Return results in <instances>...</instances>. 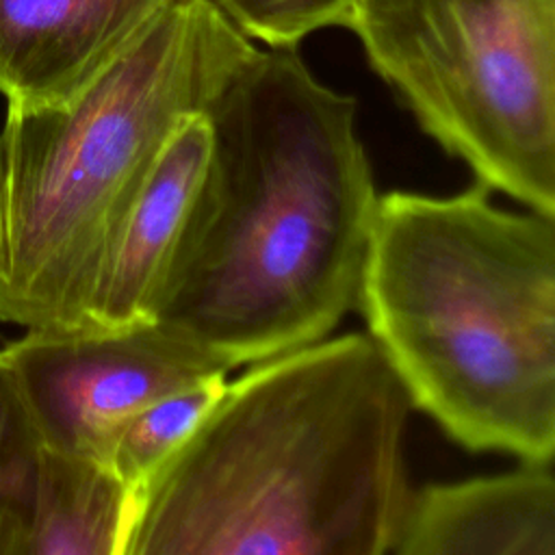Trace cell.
Masks as SVG:
<instances>
[{"instance_id":"6da1fadb","label":"cell","mask_w":555,"mask_h":555,"mask_svg":"<svg viewBox=\"0 0 555 555\" xmlns=\"http://www.w3.org/2000/svg\"><path fill=\"white\" fill-rule=\"evenodd\" d=\"M204 117L208 165L154 323L230 373L358 308L379 195L356 98L293 48L256 50Z\"/></svg>"},{"instance_id":"7a4b0ae2","label":"cell","mask_w":555,"mask_h":555,"mask_svg":"<svg viewBox=\"0 0 555 555\" xmlns=\"http://www.w3.org/2000/svg\"><path fill=\"white\" fill-rule=\"evenodd\" d=\"M410 410L360 332L254 364L137 488L119 555H388Z\"/></svg>"},{"instance_id":"3957f363","label":"cell","mask_w":555,"mask_h":555,"mask_svg":"<svg viewBox=\"0 0 555 555\" xmlns=\"http://www.w3.org/2000/svg\"><path fill=\"white\" fill-rule=\"evenodd\" d=\"M358 310L412 410L453 442L553 466L555 217L475 186L377 197Z\"/></svg>"},{"instance_id":"277c9868","label":"cell","mask_w":555,"mask_h":555,"mask_svg":"<svg viewBox=\"0 0 555 555\" xmlns=\"http://www.w3.org/2000/svg\"><path fill=\"white\" fill-rule=\"evenodd\" d=\"M258 48L210 0H180L61 106L0 128V323L80 330L102 251L171 134Z\"/></svg>"},{"instance_id":"5b68a950","label":"cell","mask_w":555,"mask_h":555,"mask_svg":"<svg viewBox=\"0 0 555 555\" xmlns=\"http://www.w3.org/2000/svg\"><path fill=\"white\" fill-rule=\"evenodd\" d=\"M343 26L481 186L555 217V0H358Z\"/></svg>"},{"instance_id":"8992f818","label":"cell","mask_w":555,"mask_h":555,"mask_svg":"<svg viewBox=\"0 0 555 555\" xmlns=\"http://www.w3.org/2000/svg\"><path fill=\"white\" fill-rule=\"evenodd\" d=\"M43 451L104 466L119 427L145 403L228 375L158 323L24 330L0 349Z\"/></svg>"},{"instance_id":"52a82bcc","label":"cell","mask_w":555,"mask_h":555,"mask_svg":"<svg viewBox=\"0 0 555 555\" xmlns=\"http://www.w3.org/2000/svg\"><path fill=\"white\" fill-rule=\"evenodd\" d=\"M208 154L210 126L199 113L171 134L119 217L93 273L80 330L154 323L202 189Z\"/></svg>"},{"instance_id":"ba28073f","label":"cell","mask_w":555,"mask_h":555,"mask_svg":"<svg viewBox=\"0 0 555 555\" xmlns=\"http://www.w3.org/2000/svg\"><path fill=\"white\" fill-rule=\"evenodd\" d=\"M180 0H0V93L37 111L76 98Z\"/></svg>"},{"instance_id":"9c48e42d","label":"cell","mask_w":555,"mask_h":555,"mask_svg":"<svg viewBox=\"0 0 555 555\" xmlns=\"http://www.w3.org/2000/svg\"><path fill=\"white\" fill-rule=\"evenodd\" d=\"M388 555H555L553 466L414 488Z\"/></svg>"},{"instance_id":"30bf717a","label":"cell","mask_w":555,"mask_h":555,"mask_svg":"<svg viewBox=\"0 0 555 555\" xmlns=\"http://www.w3.org/2000/svg\"><path fill=\"white\" fill-rule=\"evenodd\" d=\"M134 492L98 462L43 451L35 499L0 555H119Z\"/></svg>"},{"instance_id":"8fae6325","label":"cell","mask_w":555,"mask_h":555,"mask_svg":"<svg viewBox=\"0 0 555 555\" xmlns=\"http://www.w3.org/2000/svg\"><path fill=\"white\" fill-rule=\"evenodd\" d=\"M225 386L228 375H217L145 403L115 434L104 466L137 490L215 405Z\"/></svg>"},{"instance_id":"7c38bea8","label":"cell","mask_w":555,"mask_h":555,"mask_svg":"<svg viewBox=\"0 0 555 555\" xmlns=\"http://www.w3.org/2000/svg\"><path fill=\"white\" fill-rule=\"evenodd\" d=\"M43 447L0 353V546L35 499Z\"/></svg>"},{"instance_id":"4fadbf2b","label":"cell","mask_w":555,"mask_h":555,"mask_svg":"<svg viewBox=\"0 0 555 555\" xmlns=\"http://www.w3.org/2000/svg\"><path fill=\"white\" fill-rule=\"evenodd\" d=\"M249 41L295 48L325 26H343L358 0H210Z\"/></svg>"}]
</instances>
